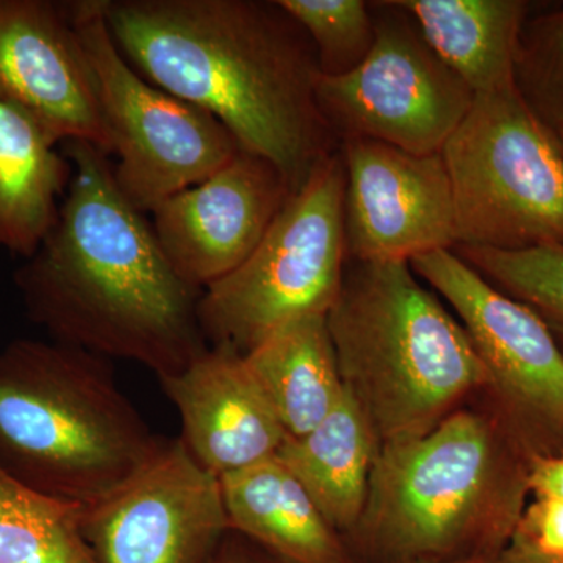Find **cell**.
Instances as JSON below:
<instances>
[{
  "instance_id": "44dd1931",
  "label": "cell",
  "mask_w": 563,
  "mask_h": 563,
  "mask_svg": "<svg viewBox=\"0 0 563 563\" xmlns=\"http://www.w3.org/2000/svg\"><path fill=\"white\" fill-rule=\"evenodd\" d=\"M81 512L0 466V563H96Z\"/></svg>"
},
{
  "instance_id": "603a6c76",
  "label": "cell",
  "mask_w": 563,
  "mask_h": 563,
  "mask_svg": "<svg viewBox=\"0 0 563 563\" xmlns=\"http://www.w3.org/2000/svg\"><path fill=\"white\" fill-rule=\"evenodd\" d=\"M309 35L324 77H340L365 62L376 40L372 3L363 0H277Z\"/></svg>"
},
{
  "instance_id": "8fae6325",
  "label": "cell",
  "mask_w": 563,
  "mask_h": 563,
  "mask_svg": "<svg viewBox=\"0 0 563 563\" xmlns=\"http://www.w3.org/2000/svg\"><path fill=\"white\" fill-rule=\"evenodd\" d=\"M96 563H209L231 533L221 477L181 439L161 451L120 490L81 512Z\"/></svg>"
},
{
  "instance_id": "ac0fdd59",
  "label": "cell",
  "mask_w": 563,
  "mask_h": 563,
  "mask_svg": "<svg viewBox=\"0 0 563 563\" xmlns=\"http://www.w3.org/2000/svg\"><path fill=\"white\" fill-rule=\"evenodd\" d=\"M422 38L470 88L515 87V62L528 21L523 0H398Z\"/></svg>"
},
{
  "instance_id": "7a4b0ae2",
  "label": "cell",
  "mask_w": 563,
  "mask_h": 563,
  "mask_svg": "<svg viewBox=\"0 0 563 563\" xmlns=\"http://www.w3.org/2000/svg\"><path fill=\"white\" fill-rule=\"evenodd\" d=\"M118 49L155 87L190 102L292 190L340 150L318 103L320 63L277 0H101Z\"/></svg>"
},
{
  "instance_id": "3957f363",
  "label": "cell",
  "mask_w": 563,
  "mask_h": 563,
  "mask_svg": "<svg viewBox=\"0 0 563 563\" xmlns=\"http://www.w3.org/2000/svg\"><path fill=\"white\" fill-rule=\"evenodd\" d=\"M531 462L501 418L473 401L426 435L380 448L344 542L355 563L501 555L529 503Z\"/></svg>"
},
{
  "instance_id": "9c48e42d",
  "label": "cell",
  "mask_w": 563,
  "mask_h": 563,
  "mask_svg": "<svg viewBox=\"0 0 563 563\" xmlns=\"http://www.w3.org/2000/svg\"><path fill=\"white\" fill-rule=\"evenodd\" d=\"M410 266L451 307L483 363L487 384L474 401L501 418L532 461L563 453V355L542 320L453 251Z\"/></svg>"
},
{
  "instance_id": "ffe728a7",
  "label": "cell",
  "mask_w": 563,
  "mask_h": 563,
  "mask_svg": "<svg viewBox=\"0 0 563 563\" xmlns=\"http://www.w3.org/2000/svg\"><path fill=\"white\" fill-rule=\"evenodd\" d=\"M288 437L313 431L342 399L344 387L325 314L282 325L244 354Z\"/></svg>"
},
{
  "instance_id": "30bf717a",
  "label": "cell",
  "mask_w": 563,
  "mask_h": 563,
  "mask_svg": "<svg viewBox=\"0 0 563 563\" xmlns=\"http://www.w3.org/2000/svg\"><path fill=\"white\" fill-rule=\"evenodd\" d=\"M372 3L376 40L365 62L321 76L318 103L339 144L374 140L412 154H440L474 92L429 47L398 0Z\"/></svg>"
},
{
  "instance_id": "52a82bcc",
  "label": "cell",
  "mask_w": 563,
  "mask_h": 563,
  "mask_svg": "<svg viewBox=\"0 0 563 563\" xmlns=\"http://www.w3.org/2000/svg\"><path fill=\"white\" fill-rule=\"evenodd\" d=\"M440 154L453 190L455 246H563L561 141L517 87L474 95Z\"/></svg>"
},
{
  "instance_id": "4fadbf2b",
  "label": "cell",
  "mask_w": 563,
  "mask_h": 563,
  "mask_svg": "<svg viewBox=\"0 0 563 563\" xmlns=\"http://www.w3.org/2000/svg\"><path fill=\"white\" fill-rule=\"evenodd\" d=\"M292 191L273 162L240 147L152 211V228L177 274L202 291L250 257Z\"/></svg>"
},
{
  "instance_id": "7402d4cb",
  "label": "cell",
  "mask_w": 563,
  "mask_h": 563,
  "mask_svg": "<svg viewBox=\"0 0 563 563\" xmlns=\"http://www.w3.org/2000/svg\"><path fill=\"white\" fill-rule=\"evenodd\" d=\"M453 252L496 290L529 307L563 355V246L517 252L454 246Z\"/></svg>"
},
{
  "instance_id": "277c9868",
  "label": "cell",
  "mask_w": 563,
  "mask_h": 563,
  "mask_svg": "<svg viewBox=\"0 0 563 563\" xmlns=\"http://www.w3.org/2000/svg\"><path fill=\"white\" fill-rule=\"evenodd\" d=\"M344 390L380 448L418 439L487 384L468 333L409 262H352L325 314Z\"/></svg>"
},
{
  "instance_id": "cb8c5ba5",
  "label": "cell",
  "mask_w": 563,
  "mask_h": 563,
  "mask_svg": "<svg viewBox=\"0 0 563 563\" xmlns=\"http://www.w3.org/2000/svg\"><path fill=\"white\" fill-rule=\"evenodd\" d=\"M515 87L544 124L554 132L563 128V9L525 22Z\"/></svg>"
},
{
  "instance_id": "5bb4252c",
  "label": "cell",
  "mask_w": 563,
  "mask_h": 563,
  "mask_svg": "<svg viewBox=\"0 0 563 563\" xmlns=\"http://www.w3.org/2000/svg\"><path fill=\"white\" fill-rule=\"evenodd\" d=\"M0 102L31 118L57 146L85 141L111 157L66 2L0 0Z\"/></svg>"
},
{
  "instance_id": "e0dca14e",
  "label": "cell",
  "mask_w": 563,
  "mask_h": 563,
  "mask_svg": "<svg viewBox=\"0 0 563 563\" xmlns=\"http://www.w3.org/2000/svg\"><path fill=\"white\" fill-rule=\"evenodd\" d=\"M379 451L372 422L344 390L313 431L298 439L287 437L276 457L306 488L328 523L346 539L365 509Z\"/></svg>"
},
{
  "instance_id": "d4e9b609",
  "label": "cell",
  "mask_w": 563,
  "mask_h": 563,
  "mask_svg": "<svg viewBox=\"0 0 563 563\" xmlns=\"http://www.w3.org/2000/svg\"><path fill=\"white\" fill-rule=\"evenodd\" d=\"M509 544L548 558H563V503L533 498Z\"/></svg>"
},
{
  "instance_id": "f546056e",
  "label": "cell",
  "mask_w": 563,
  "mask_h": 563,
  "mask_svg": "<svg viewBox=\"0 0 563 563\" xmlns=\"http://www.w3.org/2000/svg\"><path fill=\"white\" fill-rule=\"evenodd\" d=\"M555 133H558L559 141H561V146H562V151H563V128L559 129V131H555Z\"/></svg>"
},
{
  "instance_id": "9a60e30c",
  "label": "cell",
  "mask_w": 563,
  "mask_h": 563,
  "mask_svg": "<svg viewBox=\"0 0 563 563\" xmlns=\"http://www.w3.org/2000/svg\"><path fill=\"white\" fill-rule=\"evenodd\" d=\"M181 422V442L218 477L276 457L287 439L244 355L209 346L187 368L158 380Z\"/></svg>"
},
{
  "instance_id": "5b68a950",
  "label": "cell",
  "mask_w": 563,
  "mask_h": 563,
  "mask_svg": "<svg viewBox=\"0 0 563 563\" xmlns=\"http://www.w3.org/2000/svg\"><path fill=\"white\" fill-rule=\"evenodd\" d=\"M109 358L54 340L0 351V466L81 509L109 498L162 450Z\"/></svg>"
},
{
  "instance_id": "6da1fadb",
  "label": "cell",
  "mask_w": 563,
  "mask_h": 563,
  "mask_svg": "<svg viewBox=\"0 0 563 563\" xmlns=\"http://www.w3.org/2000/svg\"><path fill=\"white\" fill-rule=\"evenodd\" d=\"M63 150L73 176L57 221L13 276L25 313L54 342L139 363L158 380L180 373L209 350L202 291L122 195L110 155L85 141Z\"/></svg>"
},
{
  "instance_id": "83f0119b",
  "label": "cell",
  "mask_w": 563,
  "mask_h": 563,
  "mask_svg": "<svg viewBox=\"0 0 563 563\" xmlns=\"http://www.w3.org/2000/svg\"><path fill=\"white\" fill-rule=\"evenodd\" d=\"M501 561L503 563H563V558H548V555L532 553L509 544L501 554Z\"/></svg>"
},
{
  "instance_id": "d6986e66",
  "label": "cell",
  "mask_w": 563,
  "mask_h": 563,
  "mask_svg": "<svg viewBox=\"0 0 563 563\" xmlns=\"http://www.w3.org/2000/svg\"><path fill=\"white\" fill-rule=\"evenodd\" d=\"M73 166L24 113L0 102V251L27 261L57 221Z\"/></svg>"
},
{
  "instance_id": "484cf974",
  "label": "cell",
  "mask_w": 563,
  "mask_h": 563,
  "mask_svg": "<svg viewBox=\"0 0 563 563\" xmlns=\"http://www.w3.org/2000/svg\"><path fill=\"white\" fill-rule=\"evenodd\" d=\"M529 490L533 498L563 503V453L533 459L529 468Z\"/></svg>"
},
{
  "instance_id": "4316f807",
  "label": "cell",
  "mask_w": 563,
  "mask_h": 563,
  "mask_svg": "<svg viewBox=\"0 0 563 563\" xmlns=\"http://www.w3.org/2000/svg\"><path fill=\"white\" fill-rule=\"evenodd\" d=\"M231 533L209 563H280L265 551L250 550V548L236 543L231 539Z\"/></svg>"
},
{
  "instance_id": "2e32d148",
  "label": "cell",
  "mask_w": 563,
  "mask_h": 563,
  "mask_svg": "<svg viewBox=\"0 0 563 563\" xmlns=\"http://www.w3.org/2000/svg\"><path fill=\"white\" fill-rule=\"evenodd\" d=\"M232 533L280 563H355L301 483L277 457L221 477Z\"/></svg>"
},
{
  "instance_id": "f1b7e54d",
  "label": "cell",
  "mask_w": 563,
  "mask_h": 563,
  "mask_svg": "<svg viewBox=\"0 0 563 563\" xmlns=\"http://www.w3.org/2000/svg\"><path fill=\"white\" fill-rule=\"evenodd\" d=\"M433 563H503L501 555H477V558L461 559V561Z\"/></svg>"
},
{
  "instance_id": "8992f818",
  "label": "cell",
  "mask_w": 563,
  "mask_h": 563,
  "mask_svg": "<svg viewBox=\"0 0 563 563\" xmlns=\"http://www.w3.org/2000/svg\"><path fill=\"white\" fill-rule=\"evenodd\" d=\"M344 192L339 150L291 192L250 257L203 288L199 321L211 346L244 355L288 322L328 314L347 263Z\"/></svg>"
},
{
  "instance_id": "ba28073f",
  "label": "cell",
  "mask_w": 563,
  "mask_h": 563,
  "mask_svg": "<svg viewBox=\"0 0 563 563\" xmlns=\"http://www.w3.org/2000/svg\"><path fill=\"white\" fill-rule=\"evenodd\" d=\"M107 133L114 180L132 206L152 213L201 184L240 151L213 114L140 76L118 49L101 0L66 2Z\"/></svg>"
},
{
  "instance_id": "7c38bea8",
  "label": "cell",
  "mask_w": 563,
  "mask_h": 563,
  "mask_svg": "<svg viewBox=\"0 0 563 563\" xmlns=\"http://www.w3.org/2000/svg\"><path fill=\"white\" fill-rule=\"evenodd\" d=\"M346 166L347 261L412 262L453 251V190L442 154H412L374 140L340 144Z\"/></svg>"
}]
</instances>
